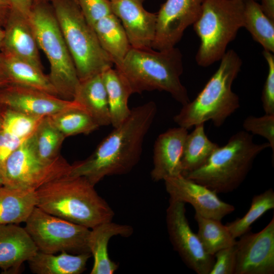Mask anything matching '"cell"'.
I'll list each match as a JSON object with an SVG mask.
<instances>
[{"instance_id":"cell-1","label":"cell","mask_w":274,"mask_h":274,"mask_svg":"<svg viewBox=\"0 0 274 274\" xmlns=\"http://www.w3.org/2000/svg\"><path fill=\"white\" fill-rule=\"evenodd\" d=\"M157 111L152 101L132 108L128 118L114 128L90 156L71 165L68 175L84 177L95 186L105 177L130 172L140 159Z\"/></svg>"},{"instance_id":"cell-2","label":"cell","mask_w":274,"mask_h":274,"mask_svg":"<svg viewBox=\"0 0 274 274\" xmlns=\"http://www.w3.org/2000/svg\"><path fill=\"white\" fill-rule=\"evenodd\" d=\"M36 207L44 211L88 228L112 221L114 212L83 177L67 175L36 190Z\"/></svg>"},{"instance_id":"cell-3","label":"cell","mask_w":274,"mask_h":274,"mask_svg":"<svg viewBox=\"0 0 274 274\" xmlns=\"http://www.w3.org/2000/svg\"><path fill=\"white\" fill-rule=\"evenodd\" d=\"M116 68L125 78L132 93L157 90L168 92L182 106L190 101L180 80L183 63L178 48L155 51L131 47Z\"/></svg>"},{"instance_id":"cell-4","label":"cell","mask_w":274,"mask_h":274,"mask_svg":"<svg viewBox=\"0 0 274 274\" xmlns=\"http://www.w3.org/2000/svg\"><path fill=\"white\" fill-rule=\"evenodd\" d=\"M215 73L192 101L183 105L173 118L179 126L188 129L208 121L220 127L240 107L232 85L240 72L242 61L232 49L226 51Z\"/></svg>"},{"instance_id":"cell-5","label":"cell","mask_w":274,"mask_h":274,"mask_svg":"<svg viewBox=\"0 0 274 274\" xmlns=\"http://www.w3.org/2000/svg\"><path fill=\"white\" fill-rule=\"evenodd\" d=\"M267 148L268 142L256 144L249 132L238 131L216 149L202 166L183 176L217 194L231 192L244 181L256 157Z\"/></svg>"},{"instance_id":"cell-6","label":"cell","mask_w":274,"mask_h":274,"mask_svg":"<svg viewBox=\"0 0 274 274\" xmlns=\"http://www.w3.org/2000/svg\"><path fill=\"white\" fill-rule=\"evenodd\" d=\"M52 7L80 81L113 67L93 28L74 0H52Z\"/></svg>"},{"instance_id":"cell-7","label":"cell","mask_w":274,"mask_h":274,"mask_svg":"<svg viewBox=\"0 0 274 274\" xmlns=\"http://www.w3.org/2000/svg\"><path fill=\"white\" fill-rule=\"evenodd\" d=\"M28 19L39 49L48 60V77L58 96L73 100L80 80L52 6L37 2Z\"/></svg>"},{"instance_id":"cell-8","label":"cell","mask_w":274,"mask_h":274,"mask_svg":"<svg viewBox=\"0 0 274 274\" xmlns=\"http://www.w3.org/2000/svg\"><path fill=\"white\" fill-rule=\"evenodd\" d=\"M243 12L244 1L204 0L193 24L200 39L195 56L198 65L208 67L221 59L243 27Z\"/></svg>"},{"instance_id":"cell-9","label":"cell","mask_w":274,"mask_h":274,"mask_svg":"<svg viewBox=\"0 0 274 274\" xmlns=\"http://www.w3.org/2000/svg\"><path fill=\"white\" fill-rule=\"evenodd\" d=\"M71 167L60 155L51 161L42 159L36 152L32 134L7 158L1 177L4 186L37 190L50 181L68 175Z\"/></svg>"},{"instance_id":"cell-10","label":"cell","mask_w":274,"mask_h":274,"mask_svg":"<svg viewBox=\"0 0 274 274\" xmlns=\"http://www.w3.org/2000/svg\"><path fill=\"white\" fill-rule=\"evenodd\" d=\"M24 227L38 251L50 254L65 251L73 254L90 253V230L50 214L36 207Z\"/></svg>"},{"instance_id":"cell-11","label":"cell","mask_w":274,"mask_h":274,"mask_svg":"<svg viewBox=\"0 0 274 274\" xmlns=\"http://www.w3.org/2000/svg\"><path fill=\"white\" fill-rule=\"evenodd\" d=\"M185 203L169 198L166 223L169 240L184 262L197 274H209L214 256L204 250L186 216Z\"/></svg>"},{"instance_id":"cell-12","label":"cell","mask_w":274,"mask_h":274,"mask_svg":"<svg viewBox=\"0 0 274 274\" xmlns=\"http://www.w3.org/2000/svg\"><path fill=\"white\" fill-rule=\"evenodd\" d=\"M204 0H166L157 13L152 48L162 50L174 47L185 29L199 17Z\"/></svg>"},{"instance_id":"cell-13","label":"cell","mask_w":274,"mask_h":274,"mask_svg":"<svg viewBox=\"0 0 274 274\" xmlns=\"http://www.w3.org/2000/svg\"><path fill=\"white\" fill-rule=\"evenodd\" d=\"M235 245V274L274 273V218L261 231H250L239 237Z\"/></svg>"},{"instance_id":"cell-14","label":"cell","mask_w":274,"mask_h":274,"mask_svg":"<svg viewBox=\"0 0 274 274\" xmlns=\"http://www.w3.org/2000/svg\"><path fill=\"white\" fill-rule=\"evenodd\" d=\"M163 181L170 199L190 204L195 213L202 217L221 220L235 210L233 205L221 200L215 191L182 175Z\"/></svg>"},{"instance_id":"cell-15","label":"cell","mask_w":274,"mask_h":274,"mask_svg":"<svg viewBox=\"0 0 274 274\" xmlns=\"http://www.w3.org/2000/svg\"><path fill=\"white\" fill-rule=\"evenodd\" d=\"M0 106L39 117L51 116L70 108L84 109L73 100H65L41 90L11 84L0 89Z\"/></svg>"},{"instance_id":"cell-16","label":"cell","mask_w":274,"mask_h":274,"mask_svg":"<svg viewBox=\"0 0 274 274\" xmlns=\"http://www.w3.org/2000/svg\"><path fill=\"white\" fill-rule=\"evenodd\" d=\"M144 1H111L113 13L121 22L131 47L142 49L152 48L157 20V14L144 9Z\"/></svg>"},{"instance_id":"cell-17","label":"cell","mask_w":274,"mask_h":274,"mask_svg":"<svg viewBox=\"0 0 274 274\" xmlns=\"http://www.w3.org/2000/svg\"><path fill=\"white\" fill-rule=\"evenodd\" d=\"M188 133V129L179 126L169 128L157 137L154 145L151 172L154 181L182 175L181 159Z\"/></svg>"},{"instance_id":"cell-18","label":"cell","mask_w":274,"mask_h":274,"mask_svg":"<svg viewBox=\"0 0 274 274\" xmlns=\"http://www.w3.org/2000/svg\"><path fill=\"white\" fill-rule=\"evenodd\" d=\"M3 30L1 53L25 60L43 69L39 47L28 17L12 10Z\"/></svg>"},{"instance_id":"cell-19","label":"cell","mask_w":274,"mask_h":274,"mask_svg":"<svg viewBox=\"0 0 274 274\" xmlns=\"http://www.w3.org/2000/svg\"><path fill=\"white\" fill-rule=\"evenodd\" d=\"M38 251L24 228L17 224H0V268L18 273L22 264Z\"/></svg>"},{"instance_id":"cell-20","label":"cell","mask_w":274,"mask_h":274,"mask_svg":"<svg viewBox=\"0 0 274 274\" xmlns=\"http://www.w3.org/2000/svg\"><path fill=\"white\" fill-rule=\"evenodd\" d=\"M133 233V228L112 221L105 222L94 226L90 231L88 247L94 262L91 274H112L118 264L112 261L108 253V246L114 236L128 237Z\"/></svg>"},{"instance_id":"cell-21","label":"cell","mask_w":274,"mask_h":274,"mask_svg":"<svg viewBox=\"0 0 274 274\" xmlns=\"http://www.w3.org/2000/svg\"><path fill=\"white\" fill-rule=\"evenodd\" d=\"M0 71L9 84L58 96L48 76L43 73V69L25 60L1 53Z\"/></svg>"},{"instance_id":"cell-22","label":"cell","mask_w":274,"mask_h":274,"mask_svg":"<svg viewBox=\"0 0 274 274\" xmlns=\"http://www.w3.org/2000/svg\"><path fill=\"white\" fill-rule=\"evenodd\" d=\"M73 100L82 106L99 126L111 125L107 93L101 73L80 81Z\"/></svg>"},{"instance_id":"cell-23","label":"cell","mask_w":274,"mask_h":274,"mask_svg":"<svg viewBox=\"0 0 274 274\" xmlns=\"http://www.w3.org/2000/svg\"><path fill=\"white\" fill-rule=\"evenodd\" d=\"M37 205L36 190L0 187V224L25 222Z\"/></svg>"},{"instance_id":"cell-24","label":"cell","mask_w":274,"mask_h":274,"mask_svg":"<svg viewBox=\"0 0 274 274\" xmlns=\"http://www.w3.org/2000/svg\"><path fill=\"white\" fill-rule=\"evenodd\" d=\"M91 256L90 253L62 251L56 255L38 251L27 262L30 270L36 274H80L85 270Z\"/></svg>"},{"instance_id":"cell-25","label":"cell","mask_w":274,"mask_h":274,"mask_svg":"<svg viewBox=\"0 0 274 274\" xmlns=\"http://www.w3.org/2000/svg\"><path fill=\"white\" fill-rule=\"evenodd\" d=\"M93 28L115 67H120L131 48L120 20L112 13L98 20Z\"/></svg>"},{"instance_id":"cell-26","label":"cell","mask_w":274,"mask_h":274,"mask_svg":"<svg viewBox=\"0 0 274 274\" xmlns=\"http://www.w3.org/2000/svg\"><path fill=\"white\" fill-rule=\"evenodd\" d=\"M101 75L107 93L111 125L113 128L116 127L131 113L128 101L132 91L125 78L116 68H108Z\"/></svg>"},{"instance_id":"cell-27","label":"cell","mask_w":274,"mask_h":274,"mask_svg":"<svg viewBox=\"0 0 274 274\" xmlns=\"http://www.w3.org/2000/svg\"><path fill=\"white\" fill-rule=\"evenodd\" d=\"M204 124L195 125L194 130L186 136L181 159L183 176L202 166L219 147L208 138Z\"/></svg>"},{"instance_id":"cell-28","label":"cell","mask_w":274,"mask_h":274,"mask_svg":"<svg viewBox=\"0 0 274 274\" xmlns=\"http://www.w3.org/2000/svg\"><path fill=\"white\" fill-rule=\"evenodd\" d=\"M264 50L274 52V21L255 0H244L243 25Z\"/></svg>"},{"instance_id":"cell-29","label":"cell","mask_w":274,"mask_h":274,"mask_svg":"<svg viewBox=\"0 0 274 274\" xmlns=\"http://www.w3.org/2000/svg\"><path fill=\"white\" fill-rule=\"evenodd\" d=\"M198 225L197 235L204 251L214 256L218 251L234 246L236 242L221 220L202 217L195 213Z\"/></svg>"},{"instance_id":"cell-30","label":"cell","mask_w":274,"mask_h":274,"mask_svg":"<svg viewBox=\"0 0 274 274\" xmlns=\"http://www.w3.org/2000/svg\"><path fill=\"white\" fill-rule=\"evenodd\" d=\"M55 126L65 137L89 134L100 127L83 108L66 109L49 116Z\"/></svg>"},{"instance_id":"cell-31","label":"cell","mask_w":274,"mask_h":274,"mask_svg":"<svg viewBox=\"0 0 274 274\" xmlns=\"http://www.w3.org/2000/svg\"><path fill=\"white\" fill-rule=\"evenodd\" d=\"M32 137L37 155L45 161L53 160L60 155L59 151L65 138L49 116L42 119Z\"/></svg>"},{"instance_id":"cell-32","label":"cell","mask_w":274,"mask_h":274,"mask_svg":"<svg viewBox=\"0 0 274 274\" xmlns=\"http://www.w3.org/2000/svg\"><path fill=\"white\" fill-rule=\"evenodd\" d=\"M274 208V192L269 188L255 195L248 212L242 218L225 224L232 236L236 239L250 231L251 225L266 212Z\"/></svg>"},{"instance_id":"cell-33","label":"cell","mask_w":274,"mask_h":274,"mask_svg":"<svg viewBox=\"0 0 274 274\" xmlns=\"http://www.w3.org/2000/svg\"><path fill=\"white\" fill-rule=\"evenodd\" d=\"M3 108L2 129L22 140L27 139L33 133L44 117Z\"/></svg>"},{"instance_id":"cell-34","label":"cell","mask_w":274,"mask_h":274,"mask_svg":"<svg viewBox=\"0 0 274 274\" xmlns=\"http://www.w3.org/2000/svg\"><path fill=\"white\" fill-rule=\"evenodd\" d=\"M245 131L266 139L274 153V114H265L261 117L250 116L243 121Z\"/></svg>"},{"instance_id":"cell-35","label":"cell","mask_w":274,"mask_h":274,"mask_svg":"<svg viewBox=\"0 0 274 274\" xmlns=\"http://www.w3.org/2000/svg\"><path fill=\"white\" fill-rule=\"evenodd\" d=\"M77 4L92 27L98 20L113 13L110 0H77Z\"/></svg>"},{"instance_id":"cell-36","label":"cell","mask_w":274,"mask_h":274,"mask_svg":"<svg viewBox=\"0 0 274 274\" xmlns=\"http://www.w3.org/2000/svg\"><path fill=\"white\" fill-rule=\"evenodd\" d=\"M263 55L267 64L268 73L261 96L262 107L265 114H274V55L265 50Z\"/></svg>"},{"instance_id":"cell-37","label":"cell","mask_w":274,"mask_h":274,"mask_svg":"<svg viewBox=\"0 0 274 274\" xmlns=\"http://www.w3.org/2000/svg\"><path fill=\"white\" fill-rule=\"evenodd\" d=\"M235 245L215 254L214 262L209 274H235L236 263Z\"/></svg>"},{"instance_id":"cell-38","label":"cell","mask_w":274,"mask_h":274,"mask_svg":"<svg viewBox=\"0 0 274 274\" xmlns=\"http://www.w3.org/2000/svg\"><path fill=\"white\" fill-rule=\"evenodd\" d=\"M24 140L16 138L2 129L0 130L1 176L4 164L7 158Z\"/></svg>"},{"instance_id":"cell-39","label":"cell","mask_w":274,"mask_h":274,"mask_svg":"<svg viewBox=\"0 0 274 274\" xmlns=\"http://www.w3.org/2000/svg\"><path fill=\"white\" fill-rule=\"evenodd\" d=\"M12 10L28 17L36 0H9Z\"/></svg>"},{"instance_id":"cell-40","label":"cell","mask_w":274,"mask_h":274,"mask_svg":"<svg viewBox=\"0 0 274 274\" xmlns=\"http://www.w3.org/2000/svg\"><path fill=\"white\" fill-rule=\"evenodd\" d=\"M12 10L9 0H0V27H3Z\"/></svg>"},{"instance_id":"cell-41","label":"cell","mask_w":274,"mask_h":274,"mask_svg":"<svg viewBox=\"0 0 274 274\" xmlns=\"http://www.w3.org/2000/svg\"><path fill=\"white\" fill-rule=\"evenodd\" d=\"M259 4L263 13L272 21H274V0H260Z\"/></svg>"},{"instance_id":"cell-42","label":"cell","mask_w":274,"mask_h":274,"mask_svg":"<svg viewBox=\"0 0 274 274\" xmlns=\"http://www.w3.org/2000/svg\"><path fill=\"white\" fill-rule=\"evenodd\" d=\"M9 84L8 80L0 72V89Z\"/></svg>"},{"instance_id":"cell-43","label":"cell","mask_w":274,"mask_h":274,"mask_svg":"<svg viewBox=\"0 0 274 274\" xmlns=\"http://www.w3.org/2000/svg\"><path fill=\"white\" fill-rule=\"evenodd\" d=\"M4 37V30L3 28L0 27V59H1V48L2 45V41ZM1 72V71H0Z\"/></svg>"},{"instance_id":"cell-44","label":"cell","mask_w":274,"mask_h":274,"mask_svg":"<svg viewBox=\"0 0 274 274\" xmlns=\"http://www.w3.org/2000/svg\"><path fill=\"white\" fill-rule=\"evenodd\" d=\"M4 108L0 106V130L2 129V112Z\"/></svg>"},{"instance_id":"cell-45","label":"cell","mask_w":274,"mask_h":274,"mask_svg":"<svg viewBox=\"0 0 274 274\" xmlns=\"http://www.w3.org/2000/svg\"><path fill=\"white\" fill-rule=\"evenodd\" d=\"M2 185H3V181L1 176L0 175V187Z\"/></svg>"},{"instance_id":"cell-46","label":"cell","mask_w":274,"mask_h":274,"mask_svg":"<svg viewBox=\"0 0 274 274\" xmlns=\"http://www.w3.org/2000/svg\"><path fill=\"white\" fill-rule=\"evenodd\" d=\"M52 0H36L37 2H49V1H52Z\"/></svg>"},{"instance_id":"cell-47","label":"cell","mask_w":274,"mask_h":274,"mask_svg":"<svg viewBox=\"0 0 274 274\" xmlns=\"http://www.w3.org/2000/svg\"><path fill=\"white\" fill-rule=\"evenodd\" d=\"M74 1H76L77 3V0H74Z\"/></svg>"},{"instance_id":"cell-48","label":"cell","mask_w":274,"mask_h":274,"mask_svg":"<svg viewBox=\"0 0 274 274\" xmlns=\"http://www.w3.org/2000/svg\"><path fill=\"white\" fill-rule=\"evenodd\" d=\"M110 1H113V0H110Z\"/></svg>"},{"instance_id":"cell-49","label":"cell","mask_w":274,"mask_h":274,"mask_svg":"<svg viewBox=\"0 0 274 274\" xmlns=\"http://www.w3.org/2000/svg\"><path fill=\"white\" fill-rule=\"evenodd\" d=\"M239 1H244V0H239Z\"/></svg>"}]
</instances>
